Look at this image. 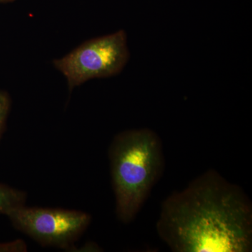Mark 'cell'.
I'll return each mask as SVG.
<instances>
[{
    "label": "cell",
    "instance_id": "obj_1",
    "mask_svg": "<svg viewBox=\"0 0 252 252\" xmlns=\"http://www.w3.org/2000/svg\"><path fill=\"white\" fill-rule=\"evenodd\" d=\"M157 230L173 252H251L252 203L239 186L208 170L164 200Z\"/></svg>",
    "mask_w": 252,
    "mask_h": 252
},
{
    "label": "cell",
    "instance_id": "obj_2",
    "mask_svg": "<svg viewBox=\"0 0 252 252\" xmlns=\"http://www.w3.org/2000/svg\"><path fill=\"white\" fill-rule=\"evenodd\" d=\"M116 214L124 223L135 220L164 167L161 141L148 128L124 131L109 149Z\"/></svg>",
    "mask_w": 252,
    "mask_h": 252
},
{
    "label": "cell",
    "instance_id": "obj_3",
    "mask_svg": "<svg viewBox=\"0 0 252 252\" xmlns=\"http://www.w3.org/2000/svg\"><path fill=\"white\" fill-rule=\"evenodd\" d=\"M128 59L127 35L122 30L85 41L53 64L66 78L72 92L91 79L117 75Z\"/></svg>",
    "mask_w": 252,
    "mask_h": 252
},
{
    "label": "cell",
    "instance_id": "obj_4",
    "mask_svg": "<svg viewBox=\"0 0 252 252\" xmlns=\"http://www.w3.org/2000/svg\"><path fill=\"white\" fill-rule=\"evenodd\" d=\"M14 228L39 245L69 250L87 229L89 214L74 210L23 205L6 215Z\"/></svg>",
    "mask_w": 252,
    "mask_h": 252
},
{
    "label": "cell",
    "instance_id": "obj_5",
    "mask_svg": "<svg viewBox=\"0 0 252 252\" xmlns=\"http://www.w3.org/2000/svg\"><path fill=\"white\" fill-rule=\"evenodd\" d=\"M26 192L0 184V215L6 216L15 209L26 205Z\"/></svg>",
    "mask_w": 252,
    "mask_h": 252
},
{
    "label": "cell",
    "instance_id": "obj_6",
    "mask_svg": "<svg viewBox=\"0 0 252 252\" xmlns=\"http://www.w3.org/2000/svg\"><path fill=\"white\" fill-rule=\"evenodd\" d=\"M11 97L7 92L0 91V139L4 134L11 109Z\"/></svg>",
    "mask_w": 252,
    "mask_h": 252
},
{
    "label": "cell",
    "instance_id": "obj_7",
    "mask_svg": "<svg viewBox=\"0 0 252 252\" xmlns=\"http://www.w3.org/2000/svg\"><path fill=\"white\" fill-rule=\"evenodd\" d=\"M27 245L22 240L0 243V252H27Z\"/></svg>",
    "mask_w": 252,
    "mask_h": 252
},
{
    "label": "cell",
    "instance_id": "obj_8",
    "mask_svg": "<svg viewBox=\"0 0 252 252\" xmlns=\"http://www.w3.org/2000/svg\"><path fill=\"white\" fill-rule=\"evenodd\" d=\"M15 1V0H0V4H2V3L12 2V1Z\"/></svg>",
    "mask_w": 252,
    "mask_h": 252
}]
</instances>
